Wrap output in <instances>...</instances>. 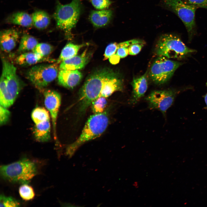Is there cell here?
Masks as SVG:
<instances>
[{"label":"cell","mask_w":207,"mask_h":207,"mask_svg":"<svg viewBox=\"0 0 207 207\" xmlns=\"http://www.w3.org/2000/svg\"><path fill=\"white\" fill-rule=\"evenodd\" d=\"M2 65L0 103L7 108L13 104L24 85L17 74L16 68L12 64L3 59Z\"/></svg>","instance_id":"cell-1"},{"label":"cell","mask_w":207,"mask_h":207,"mask_svg":"<svg viewBox=\"0 0 207 207\" xmlns=\"http://www.w3.org/2000/svg\"><path fill=\"white\" fill-rule=\"evenodd\" d=\"M116 72L110 69H103L95 72L87 79L80 92L79 101L81 113L85 112L93 101L100 97L106 82Z\"/></svg>","instance_id":"cell-2"},{"label":"cell","mask_w":207,"mask_h":207,"mask_svg":"<svg viewBox=\"0 0 207 207\" xmlns=\"http://www.w3.org/2000/svg\"><path fill=\"white\" fill-rule=\"evenodd\" d=\"M83 8L81 0H72L66 4L57 1L53 17L57 28L64 32L68 38L72 37V31L80 18Z\"/></svg>","instance_id":"cell-3"},{"label":"cell","mask_w":207,"mask_h":207,"mask_svg":"<svg viewBox=\"0 0 207 207\" xmlns=\"http://www.w3.org/2000/svg\"><path fill=\"white\" fill-rule=\"evenodd\" d=\"M109 121L108 115L106 112L91 116L86 123L79 137L68 146L66 154L71 157L83 143L100 136L107 128Z\"/></svg>","instance_id":"cell-4"},{"label":"cell","mask_w":207,"mask_h":207,"mask_svg":"<svg viewBox=\"0 0 207 207\" xmlns=\"http://www.w3.org/2000/svg\"><path fill=\"white\" fill-rule=\"evenodd\" d=\"M36 164L26 158L1 166L0 173L4 180L12 183H28L37 174Z\"/></svg>","instance_id":"cell-5"},{"label":"cell","mask_w":207,"mask_h":207,"mask_svg":"<svg viewBox=\"0 0 207 207\" xmlns=\"http://www.w3.org/2000/svg\"><path fill=\"white\" fill-rule=\"evenodd\" d=\"M155 53L158 56L168 59H180L195 51L187 47L177 36L172 34L161 35L155 47Z\"/></svg>","instance_id":"cell-6"},{"label":"cell","mask_w":207,"mask_h":207,"mask_svg":"<svg viewBox=\"0 0 207 207\" xmlns=\"http://www.w3.org/2000/svg\"><path fill=\"white\" fill-rule=\"evenodd\" d=\"M161 5L177 15L183 23L189 37H191L195 28V12L197 8L181 0H161Z\"/></svg>","instance_id":"cell-7"},{"label":"cell","mask_w":207,"mask_h":207,"mask_svg":"<svg viewBox=\"0 0 207 207\" xmlns=\"http://www.w3.org/2000/svg\"><path fill=\"white\" fill-rule=\"evenodd\" d=\"M57 64L35 66L28 71L27 78L36 87H45L57 77L59 72Z\"/></svg>","instance_id":"cell-8"},{"label":"cell","mask_w":207,"mask_h":207,"mask_svg":"<svg viewBox=\"0 0 207 207\" xmlns=\"http://www.w3.org/2000/svg\"><path fill=\"white\" fill-rule=\"evenodd\" d=\"M181 65L179 62L171 60L163 56H158L154 61L149 72L150 77L158 85L166 82Z\"/></svg>","instance_id":"cell-9"},{"label":"cell","mask_w":207,"mask_h":207,"mask_svg":"<svg viewBox=\"0 0 207 207\" xmlns=\"http://www.w3.org/2000/svg\"><path fill=\"white\" fill-rule=\"evenodd\" d=\"M175 94V92L171 90L155 91L145 99L150 108L158 110L164 114L172 105Z\"/></svg>","instance_id":"cell-10"},{"label":"cell","mask_w":207,"mask_h":207,"mask_svg":"<svg viewBox=\"0 0 207 207\" xmlns=\"http://www.w3.org/2000/svg\"><path fill=\"white\" fill-rule=\"evenodd\" d=\"M44 104L50 115L53 125L54 139H57L56 134L57 120L61 102L60 94L57 91L47 90L44 92Z\"/></svg>","instance_id":"cell-11"},{"label":"cell","mask_w":207,"mask_h":207,"mask_svg":"<svg viewBox=\"0 0 207 207\" xmlns=\"http://www.w3.org/2000/svg\"><path fill=\"white\" fill-rule=\"evenodd\" d=\"M82 78V73L78 70H60L57 76L59 84L68 88H73L77 85Z\"/></svg>","instance_id":"cell-12"},{"label":"cell","mask_w":207,"mask_h":207,"mask_svg":"<svg viewBox=\"0 0 207 207\" xmlns=\"http://www.w3.org/2000/svg\"><path fill=\"white\" fill-rule=\"evenodd\" d=\"M19 35L18 32L14 28L7 29L1 32L0 43L2 51L5 53L12 51L17 45Z\"/></svg>","instance_id":"cell-13"},{"label":"cell","mask_w":207,"mask_h":207,"mask_svg":"<svg viewBox=\"0 0 207 207\" xmlns=\"http://www.w3.org/2000/svg\"><path fill=\"white\" fill-rule=\"evenodd\" d=\"M112 9L92 10L89 16V19L92 25L96 28L104 27L109 24L113 17Z\"/></svg>","instance_id":"cell-14"},{"label":"cell","mask_w":207,"mask_h":207,"mask_svg":"<svg viewBox=\"0 0 207 207\" xmlns=\"http://www.w3.org/2000/svg\"><path fill=\"white\" fill-rule=\"evenodd\" d=\"M131 84L133 91L130 102L131 104H134L144 96L147 90L148 83L147 72L139 77L134 78Z\"/></svg>","instance_id":"cell-15"},{"label":"cell","mask_w":207,"mask_h":207,"mask_svg":"<svg viewBox=\"0 0 207 207\" xmlns=\"http://www.w3.org/2000/svg\"><path fill=\"white\" fill-rule=\"evenodd\" d=\"M123 89V79L119 74L116 72L106 82L100 97L107 98L114 92L122 91Z\"/></svg>","instance_id":"cell-16"},{"label":"cell","mask_w":207,"mask_h":207,"mask_svg":"<svg viewBox=\"0 0 207 207\" xmlns=\"http://www.w3.org/2000/svg\"><path fill=\"white\" fill-rule=\"evenodd\" d=\"M89 55L84 52L82 54L76 55L71 58L62 61L60 63V70H75L81 69L87 63Z\"/></svg>","instance_id":"cell-17"},{"label":"cell","mask_w":207,"mask_h":207,"mask_svg":"<svg viewBox=\"0 0 207 207\" xmlns=\"http://www.w3.org/2000/svg\"><path fill=\"white\" fill-rule=\"evenodd\" d=\"M51 125L50 120L35 124L33 134L35 138L40 142H46L50 139Z\"/></svg>","instance_id":"cell-18"},{"label":"cell","mask_w":207,"mask_h":207,"mask_svg":"<svg viewBox=\"0 0 207 207\" xmlns=\"http://www.w3.org/2000/svg\"><path fill=\"white\" fill-rule=\"evenodd\" d=\"M6 21L9 23L26 27H30L33 25L31 16L24 12L14 13L8 17Z\"/></svg>","instance_id":"cell-19"},{"label":"cell","mask_w":207,"mask_h":207,"mask_svg":"<svg viewBox=\"0 0 207 207\" xmlns=\"http://www.w3.org/2000/svg\"><path fill=\"white\" fill-rule=\"evenodd\" d=\"M46 60H47L45 57L32 51L21 53L16 57V62L19 65L26 66L35 64Z\"/></svg>","instance_id":"cell-20"},{"label":"cell","mask_w":207,"mask_h":207,"mask_svg":"<svg viewBox=\"0 0 207 207\" xmlns=\"http://www.w3.org/2000/svg\"><path fill=\"white\" fill-rule=\"evenodd\" d=\"M33 25L39 29L46 28L49 25L51 18L45 12L39 10L33 12L31 16Z\"/></svg>","instance_id":"cell-21"},{"label":"cell","mask_w":207,"mask_h":207,"mask_svg":"<svg viewBox=\"0 0 207 207\" xmlns=\"http://www.w3.org/2000/svg\"><path fill=\"white\" fill-rule=\"evenodd\" d=\"M83 44L76 45L72 43L66 44L62 49L57 61V64L76 55L79 49L84 46Z\"/></svg>","instance_id":"cell-22"},{"label":"cell","mask_w":207,"mask_h":207,"mask_svg":"<svg viewBox=\"0 0 207 207\" xmlns=\"http://www.w3.org/2000/svg\"><path fill=\"white\" fill-rule=\"evenodd\" d=\"M39 43L37 39L34 37L25 34L22 37L18 49L21 53L32 51Z\"/></svg>","instance_id":"cell-23"},{"label":"cell","mask_w":207,"mask_h":207,"mask_svg":"<svg viewBox=\"0 0 207 207\" xmlns=\"http://www.w3.org/2000/svg\"><path fill=\"white\" fill-rule=\"evenodd\" d=\"M31 117L35 124L50 120V114L48 111L41 107L34 108L32 112Z\"/></svg>","instance_id":"cell-24"},{"label":"cell","mask_w":207,"mask_h":207,"mask_svg":"<svg viewBox=\"0 0 207 207\" xmlns=\"http://www.w3.org/2000/svg\"><path fill=\"white\" fill-rule=\"evenodd\" d=\"M22 184L19 189V192L22 198L26 201L32 200L35 196L34 192L32 187L27 184Z\"/></svg>","instance_id":"cell-25"},{"label":"cell","mask_w":207,"mask_h":207,"mask_svg":"<svg viewBox=\"0 0 207 207\" xmlns=\"http://www.w3.org/2000/svg\"><path fill=\"white\" fill-rule=\"evenodd\" d=\"M53 49V47L50 44L41 43H39L32 51L43 57H46L51 54Z\"/></svg>","instance_id":"cell-26"},{"label":"cell","mask_w":207,"mask_h":207,"mask_svg":"<svg viewBox=\"0 0 207 207\" xmlns=\"http://www.w3.org/2000/svg\"><path fill=\"white\" fill-rule=\"evenodd\" d=\"M107 104L106 98L100 97L95 99L91 104L92 111L94 114L104 112Z\"/></svg>","instance_id":"cell-27"},{"label":"cell","mask_w":207,"mask_h":207,"mask_svg":"<svg viewBox=\"0 0 207 207\" xmlns=\"http://www.w3.org/2000/svg\"><path fill=\"white\" fill-rule=\"evenodd\" d=\"M0 207H18L20 204V202L14 198L1 195L0 199Z\"/></svg>","instance_id":"cell-28"},{"label":"cell","mask_w":207,"mask_h":207,"mask_svg":"<svg viewBox=\"0 0 207 207\" xmlns=\"http://www.w3.org/2000/svg\"><path fill=\"white\" fill-rule=\"evenodd\" d=\"M90 2L98 10L108 9L113 2L110 0H90Z\"/></svg>","instance_id":"cell-29"},{"label":"cell","mask_w":207,"mask_h":207,"mask_svg":"<svg viewBox=\"0 0 207 207\" xmlns=\"http://www.w3.org/2000/svg\"><path fill=\"white\" fill-rule=\"evenodd\" d=\"M118 49V43H113L109 44L106 47L104 54V59H109L115 54Z\"/></svg>","instance_id":"cell-30"},{"label":"cell","mask_w":207,"mask_h":207,"mask_svg":"<svg viewBox=\"0 0 207 207\" xmlns=\"http://www.w3.org/2000/svg\"><path fill=\"white\" fill-rule=\"evenodd\" d=\"M10 113L7 108L0 106V124L3 125L8 121Z\"/></svg>","instance_id":"cell-31"},{"label":"cell","mask_w":207,"mask_h":207,"mask_svg":"<svg viewBox=\"0 0 207 207\" xmlns=\"http://www.w3.org/2000/svg\"><path fill=\"white\" fill-rule=\"evenodd\" d=\"M183 1L185 3L197 8L200 7L207 9V0H184Z\"/></svg>","instance_id":"cell-32"},{"label":"cell","mask_w":207,"mask_h":207,"mask_svg":"<svg viewBox=\"0 0 207 207\" xmlns=\"http://www.w3.org/2000/svg\"><path fill=\"white\" fill-rule=\"evenodd\" d=\"M144 43H136L130 45L129 47V54L135 55L139 53L141 51Z\"/></svg>","instance_id":"cell-33"},{"label":"cell","mask_w":207,"mask_h":207,"mask_svg":"<svg viewBox=\"0 0 207 207\" xmlns=\"http://www.w3.org/2000/svg\"><path fill=\"white\" fill-rule=\"evenodd\" d=\"M129 47H122L118 48L116 54L120 58L126 57L129 54Z\"/></svg>","instance_id":"cell-34"},{"label":"cell","mask_w":207,"mask_h":207,"mask_svg":"<svg viewBox=\"0 0 207 207\" xmlns=\"http://www.w3.org/2000/svg\"><path fill=\"white\" fill-rule=\"evenodd\" d=\"M120 58L116 53L111 56L109 58L110 62L113 64H116L118 63Z\"/></svg>","instance_id":"cell-35"},{"label":"cell","mask_w":207,"mask_h":207,"mask_svg":"<svg viewBox=\"0 0 207 207\" xmlns=\"http://www.w3.org/2000/svg\"><path fill=\"white\" fill-rule=\"evenodd\" d=\"M204 99L205 102L207 106V94L205 95V96Z\"/></svg>","instance_id":"cell-36"}]
</instances>
